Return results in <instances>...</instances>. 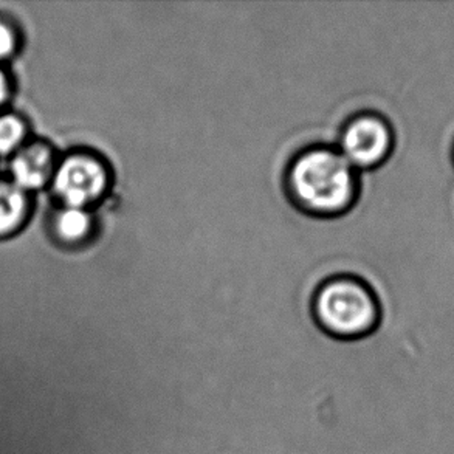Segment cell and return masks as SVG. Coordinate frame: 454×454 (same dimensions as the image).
Wrapping results in <instances>:
<instances>
[{
	"label": "cell",
	"instance_id": "cell-1",
	"mask_svg": "<svg viewBox=\"0 0 454 454\" xmlns=\"http://www.w3.org/2000/svg\"><path fill=\"white\" fill-rule=\"evenodd\" d=\"M286 190L292 203L306 215L335 217L356 205L360 178L338 149L312 146L290 161Z\"/></svg>",
	"mask_w": 454,
	"mask_h": 454
},
{
	"label": "cell",
	"instance_id": "cell-2",
	"mask_svg": "<svg viewBox=\"0 0 454 454\" xmlns=\"http://www.w3.org/2000/svg\"><path fill=\"white\" fill-rule=\"evenodd\" d=\"M313 317L323 331L352 340L379 327L381 307L374 290L354 277H335L319 286L312 302Z\"/></svg>",
	"mask_w": 454,
	"mask_h": 454
},
{
	"label": "cell",
	"instance_id": "cell-3",
	"mask_svg": "<svg viewBox=\"0 0 454 454\" xmlns=\"http://www.w3.org/2000/svg\"><path fill=\"white\" fill-rule=\"evenodd\" d=\"M53 191L64 207L89 209L111 190L112 172L105 160L90 153H76L56 165Z\"/></svg>",
	"mask_w": 454,
	"mask_h": 454
},
{
	"label": "cell",
	"instance_id": "cell-4",
	"mask_svg": "<svg viewBox=\"0 0 454 454\" xmlns=\"http://www.w3.org/2000/svg\"><path fill=\"white\" fill-rule=\"evenodd\" d=\"M394 145L395 136L387 118L375 112H363L344 124L338 151L360 171L383 165L391 157Z\"/></svg>",
	"mask_w": 454,
	"mask_h": 454
},
{
	"label": "cell",
	"instance_id": "cell-5",
	"mask_svg": "<svg viewBox=\"0 0 454 454\" xmlns=\"http://www.w3.org/2000/svg\"><path fill=\"white\" fill-rule=\"evenodd\" d=\"M55 169L53 151L43 143H33L20 149L10 163L12 184L25 192L43 188L53 178Z\"/></svg>",
	"mask_w": 454,
	"mask_h": 454
},
{
	"label": "cell",
	"instance_id": "cell-6",
	"mask_svg": "<svg viewBox=\"0 0 454 454\" xmlns=\"http://www.w3.org/2000/svg\"><path fill=\"white\" fill-rule=\"evenodd\" d=\"M93 228L95 222L90 209L62 207L53 219L56 238L68 246H76L89 239Z\"/></svg>",
	"mask_w": 454,
	"mask_h": 454
},
{
	"label": "cell",
	"instance_id": "cell-7",
	"mask_svg": "<svg viewBox=\"0 0 454 454\" xmlns=\"http://www.w3.org/2000/svg\"><path fill=\"white\" fill-rule=\"evenodd\" d=\"M28 213L25 191L12 182L0 180V238L16 231Z\"/></svg>",
	"mask_w": 454,
	"mask_h": 454
},
{
	"label": "cell",
	"instance_id": "cell-8",
	"mask_svg": "<svg viewBox=\"0 0 454 454\" xmlns=\"http://www.w3.org/2000/svg\"><path fill=\"white\" fill-rule=\"evenodd\" d=\"M27 126L18 115H0V155H8L22 145Z\"/></svg>",
	"mask_w": 454,
	"mask_h": 454
},
{
	"label": "cell",
	"instance_id": "cell-9",
	"mask_svg": "<svg viewBox=\"0 0 454 454\" xmlns=\"http://www.w3.org/2000/svg\"><path fill=\"white\" fill-rule=\"evenodd\" d=\"M16 43L18 39L12 27L5 22H0V61L12 55V51L16 49Z\"/></svg>",
	"mask_w": 454,
	"mask_h": 454
},
{
	"label": "cell",
	"instance_id": "cell-10",
	"mask_svg": "<svg viewBox=\"0 0 454 454\" xmlns=\"http://www.w3.org/2000/svg\"><path fill=\"white\" fill-rule=\"evenodd\" d=\"M10 93V84H8V78H6L5 70L0 66V106H4L6 98Z\"/></svg>",
	"mask_w": 454,
	"mask_h": 454
},
{
	"label": "cell",
	"instance_id": "cell-11",
	"mask_svg": "<svg viewBox=\"0 0 454 454\" xmlns=\"http://www.w3.org/2000/svg\"><path fill=\"white\" fill-rule=\"evenodd\" d=\"M453 161H454V145H453Z\"/></svg>",
	"mask_w": 454,
	"mask_h": 454
}]
</instances>
